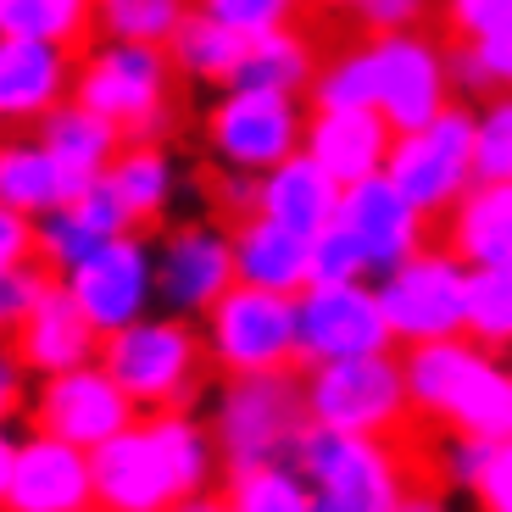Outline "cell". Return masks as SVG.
I'll return each instance as SVG.
<instances>
[{
  "label": "cell",
  "instance_id": "cell-38",
  "mask_svg": "<svg viewBox=\"0 0 512 512\" xmlns=\"http://www.w3.org/2000/svg\"><path fill=\"white\" fill-rule=\"evenodd\" d=\"M468 490H474L479 512H512V435L485 451V468Z\"/></svg>",
  "mask_w": 512,
  "mask_h": 512
},
{
  "label": "cell",
  "instance_id": "cell-15",
  "mask_svg": "<svg viewBox=\"0 0 512 512\" xmlns=\"http://www.w3.org/2000/svg\"><path fill=\"white\" fill-rule=\"evenodd\" d=\"M396 329L384 312L379 290H368L362 279L351 284H312L301 295V351L312 362L334 357H368V351H396Z\"/></svg>",
  "mask_w": 512,
  "mask_h": 512
},
{
  "label": "cell",
  "instance_id": "cell-16",
  "mask_svg": "<svg viewBox=\"0 0 512 512\" xmlns=\"http://www.w3.org/2000/svg\"><path fill=\"white\" fill-rule=\"evenodd\" d=\"M234 284H240V268H234V240L223 223H179L162 234L156 290L179 318H206Z\"/></svg>",
  "mask_w": 512,
  "mask_h": 512
},
{
  "label": "cell",
  "instance_id": "cell-28",
  "mask_svg": "<svg viewBox=\"0 0 512 512\" xmlns=\"http://www.w3.org/2000/svg\"><path fill=\"white\" fill-rule=\"evenodd\" d=\"M167 51H173V62H179V73L190 84H223V90H234V78H240L245 56H251V34H240V28L218 23V17H206V12H190L179 34L167 39Z\"/></svg>",
  "mask_w": 512,
  "mask_h": 512
},
{
  "label": "cell",
  "instance_id": "cell-40",
  "mask_svg": "<svg viewBox=\"0 0 512 512\" xmlns=\"http://www.w3.org/2000/svg\"><path fill=\"white\" fill-rule=\"evenodd\" d=\"M474 45L485 51V62H490L501 90H512V28H501V34H490V39H474Z\"/></svg>",
  "mask_w": 512,
  "mask_h": 512
},
{
  "label": "cell",
  "instance_id": "cell-41",
  "mask_svg": "<svg viewBox=\"0 0 512 512\" xmlns=\"http://www.w3.org/2000/svg\"><path fill=\"white\" fill-rule=\"evenodd\" d=\"M396 512H446V485L440 479H412Z\"/></svg>",
  "mask_w": 512,
  "mask_h": 512
},
{
  "label": "cell",
  "instance_id": "cell-8",
  "mask_svg": "<svg viewBox=\"0 0 512 512\" xmlns=\"http://www.w3.org/2000/svg\"><path fill=\"white\" fill-rule=\"evenodd\" d=\"M206 340L218 373H284L307 368L301 351V295L262 290V284H234L223 301L206 312Z\"/></svg>",
  "mask_w": 512,
  "mask_h": 512
},
{
  "label": "cell",
  "instance_id": "cell-42",
  "mask_svg": "<svg viewBox=\"0 0 512 512\" xmlns=\"http://www.w3.org/2000/svg\"><path fill=\"white\" fill-rule=\"evenodd\" d=\"M173 512H234V507H229V496H223V485H212V490H201V496L179 501Z\"/></svg>",
  "mask_w": 512,
  "mask_h": 512
},
{
  "label": "cell",
  "instance_id": "cell-9",
  "mask_svg": "<svg viewBox=\"0 0 512 512\" xmlns=\"http://www.w3.org/2000/svg\"><path fill=\"white\" fill-rule=\"evenodd\" d=\"M301 101L307 95L262 90V84L223 90V101L206 106V117H201L206 151L229 167H245V173H273L307 140V106Z\"/></svg>",
  "mask_w": 512,
  "mask_h": 512
},
{
  "label": "cell",
  "instance_id": "cell-44",
  "mask_svg": "<svg viewBox=\"0 0 512 512\" xmlns=\"http://www.w3.org/2000/svg\"><path fill=\"white\" fill-rule=\"evenodd\" d=\"M90 512H101V507H90Z\"/></svg>",
  "mask_w": 512,
  "mask_h": 512
},
{
  "label": "cell",
  "instance_id": "cell-34",
  "mask_svg": "<svg viewBox=\"0 0 512 512\" xmlns=\"http://www.w3.org/2000/svg\"><path fill=\"white\" fill-rule=\"evenodd\" d=\"M62 279L67 273L56 268L51 256H34V262H23V268H0V323H6V329L23 323Z\"/></svg>",
  "mask_w": 512,
  "mask_h": 512
},
{
  "label": "cell",
  "instance_id": "cell-10",
  "mask_svg": "<svg viewBox=\"0 0 512 512\" xmlns=\"http://www.w3.org/2000/svg\"><path fill=\"white\" fill-rule=\"evenodd\" d=\"M474 145H479V117L468 106H446L429 128L396 134V151H390L384 173L423 218H440L474 184Z\"/></svg>",
  "mask_w": 512,
  "mask_h": 512
},
{
  "label": "cell",
  "instance_id": "cell-39",
  "mask_svg": "<svg viewBox=\"0 0 512 512\" xmlns=\"http://www.w3.org/2000/svg\"><path fill=\"white\" fill-rule=\"evenodd\" d=\"M39 256V218L17 212V206H0V268H23Z\"/></svg>",
  "mask_w": 512,
  "mask_h": 512
},
{
  "label": "cell",
  "instance_id": "cell-11",
  "mask_svg": "<svg viewBox=\"0 0 512 512\" xmlns=\"http://www.w3.org/2000/svg\"><path fill=\"white\" fill-rule=\"evenodd\" d=\"M379 301L401 346L468 334V262H457L440 245H423L379 279Z\"/></svg>",
  "mask_w": 512,
  "mask_h": 512
},
{
  "label": "cell",
  "instance_id": "cell-6",
  "mask_svg": "<svg viewBox=\"0 0 512 512\" xmlns=\"http://www.w3.org/2000/svg\"><path fill=\"white\" fill-rule=\"evenodd\" d=\"M312 429L307 368L284 373H223V396L212 412V435L223 451V474L251 462H295V446Z\"/></svg>",
  "mask_w": 512,
  "mask_h": 512
},
{
  "label": "cell",
  "instance_id": "cell-13",
  "mask_svg": "<svg viewBox=\"0 0 512 512\" xmlns=\"http://www.w3.org/2000/svg\"><path fill=\"white\" fill-rule=\"evenodd\" d=\"M0 507L6 512H90L95 507V457L73 440L39 435L6 440L0 451Z\"/></svg>",
  "mask_w": 512,
  "mask_h": 512
},
{
  "label": "cell",
  "instance_id": "cell-32",
  "mask_svg": "<svg viewBox=\"0 0 512 512\" xmlns=\"http://www.w3.org/2000/svg\"><path fill=\"white\" fill-rule=\"evenodd\" d=\"M468 334L485 351H512V268H468Z\"/></svg>",
  "mask_w": 512,
  "mask_h": 512
},
{
  "label": "cell",
  "instance_id": "cell-3",
  "mask_svg": "<svg viewBox=\"0 0 512 512\" xmlns=\"http://www.w3.org/2000/svg\"><path fill=\"white\" fill-rule=\"evenodd\" d=\"M295 468L307 474L318 512H396L412 479H440L423 423L401 440L346 435V429L312 423L295 446Z\"/></svg>",
  "mask_w": 512,
  "mask_h": 512
},
{
  "label": "cell",
  "instance_id": "cell-37",
  "mask_svg": "<svg viewBox=\"0 0 512 512\" xmlns=\"http://www.w3.org/2000/svg\"><path fill=\"white\" fill-rule=\"evenodd\" d=\"M368 273L373 268H368V256H362V245L340 223L312 240V284H351V279H368Z\"/></svg>",
  "mask_w": 512,
  "mask_h": 512
},
{
  "label": "cell",
  "instance_id": "cell-27",
  "mask_svg": "<svg viewBox=\"0 0 512 512\" xmlns=\"http://www.w3.org/2000/svg\"><path fill=\"white\" fill-rule=\"evenodd\" d=\"M106 190L123 201V212L134 218L140 234H156L167 218V201H173V162H167L162 140H134L117 151V162L101 173Z\"/></svg>",
  "mask_w": 512,
  "mask_h": 512
},
{
  "label": "cell",
  "instance_id": "cell-7",
  "mask_svg": "<svg viewBox=\"0 0 512 512\" xmlns=\"http://www.w3.org/2000/svg\"><path fill=\"white\" fill-rule=\"evenodd\" d=\"M307 401L312 423L346 429V435H379L401 440L418 429V407L407 390V368L396 351H368V357H334L307 368Z\"/></svg>",
  "mask_w": 512,
  "mask_h": 512
},
{
  "label": "cell",
  "instance_id": "cell-36",
  "mask_svg": "<svg viewBox=\"0 0 512 512\" xmlns=\"http://www.w3.org/2000/svg\"><path fill=\"white\" fill-rule=\"evenodd\" d=\"M512 28V0H440L435 34L440 39H490Z\"/></svg>",
  "mask_w": 512,
  "mask_h": 512
},
{
  "label": "cell",
  "instance_id": "cell-22",
  "mask_svg": "<svg viewBox=\"0 0 512 512\" xmlns=\"http://www.w3.org/2000/svg\"><path fill=\"white\" fill-rule=\"evenodd\" d=\"M429 245L451 251L468 268H512V179L468 184L457 206L429 218Z\"/></svg>",
  "mask_w": 512,
  "mask_h": 512
},
{
  "label": "cell",
  "instance_id": "cell-26",
  "mask_svg": "<svg viewBox=\"0 0 512 512\" xmlns=\"http://www.w3.org/2000/svg\"><path fill=\"white\" fill-rule=\"evenodd\" d=\"M45 151H56L73 173H84V179H101L106 167L117 162V151L128 145V134L112 123V117H101L95 106L84 101H62L56 112H45L34 128H28Z\"/></svg>",
  "mask_w": 512,
  "mask_h": 512
},
{
  "label": "cell",
  "instance_id": "cell-24",
  "mask_svg": "<svg viewBox=\"0 0 512 512\" xmlns=\"http://www.w3.org/2000/svg\"><path fill=\"white\" fill-rule=\"evenodd\" d=\"M229 240H234L240 284H262V290H284V295L312 290V240L284 229L279 218H268V212L240 218L229 223Z\"/></svg>",
  "mask_w": 512,
  "mask_h": 512
},
{
  "label": "cell",
  "instance_id": "cell-14",
  "mask_svg": "<svg viewBox=\"0 0 512 512\" xmlns=\"http://www.w3.org/2000/svg\"><path fill=\"white\" fill-rule=\"evenodd\" d=\"M379 51V112L396 123V134L429 128L446 106H457L446 67V39L435 28H401V34H373Z\"/></svg>",
  "mask_w": 512,
  "mask_h": 512
},
{
  "label": "cell",
  "instance_id": "cell-20",
  "mask_svg": "<svg viewBox=\"0 0 512 512\" xmlns=\"http://www.w3.org/2000/svg\"><path fill=\"white\" fill-rule=\"evenodd\" d=\"M73 78H78L73 51H62L51 39L0 34V117H6V134H23L45 112L73 101Z\"/></svg>",
  "mask_w": 512,
  "mask_h": 512
},
{
  "label": "cell",
  "instance_id": "cell-35",
  "mask_svg": "<svg viewBox=\"0 0 512 512\" xmlns=\"http://www.w3.org/2000/svg\"><path fill=\"white\" fill-rule=\"evenodd\" d=\"M479 179H512V90L485 101L479 112V145H474V184Z\"/></svg>",
  "mask_w": 512,
  "mask_h": 512
},
{
  "label": "cell",
  "instance_id": "cell-19",
  "mask_svg": "<svg viewBox=\"0 0 512 512\" xmlns=\"http://www.w3.org/2000/svg\"><path fill=\"white\" fill-rule=\"evenodd\" d=\"M340 229L362 245L373 279H384V273L401 268L412 251L429 245V218L390 184V173H373V179H362V184H346Z\"/></svg>",
  "mask_w": 512,
  "mask_h": 512
},
{
  "label": "cell",
  "instance_id": "cell-43",
  "mask_svg": "<svg viewBox=\"0 0 512 512\" xmlns=\"http://www.w3.org/2000/svg\"><path fill=\"white\" fill-rule=\"evenodd\" d=\"M362 0H312V12H340V17H351Z\"/></svg>",
  "mask_w": 512,
  "mask_h": 512
},
{
  "label": "cell",
  "instance_id": "cell-4",
  "mask_svg": "<svg viewBox=\"0 0 512 512\" xmlns=\"http://www.w3.org/2000/svg\"><path fill=\"white\" fill-rule=\"evenodd\" d=\"M195 84L179 73L167 45H140V39H95L78 56L73 101L95 106L101 117H112L117 128L134 140H162L184 123V95Z\"/></svg>",
  "mask_w": 512,
  "mask_h": 512
},
{
  "label": "cell",
  "instance_id": "cell-21",
  "mask_svg": "<svg viewBox=\"0 0 512 512\" xmlns=\"http://www.w3.org/2000/svg\"><path fill=\"white\" fill-rule=\"evenodd\" d=\"M301 151L318 156L340 184H362L384 173V162L396 151V123L379 106H307Z\"/></svg>",
  "mask_w": 512,
  "mask_h": 512
},
{
  "label": "cell",
  "instance_id": "cell-29",
  "mask_svg": "<svg viewBox=\"0 0 512 512\" xmlns=\"http://www.w3.org/2000/svg\"><path fill=\"white\" fill-rule=\"evenodd\" d=\"M0 34L51 39L62 51L84 56L101 39V6L95 0H0Z\"/></svg>",
  "mask_w": 512,
  "mask_h": 512
},
{
  "label": "cell",
  "instance_id": "cell-33",
  "mask_svg": "<svg viewBox=\"0 0 512 512\" xmlns=\"http://www.w3.org/2000/svg\"><path fill=\"white\" fill-rule=\"evenodd\" d=\"M195 12L218 17V23H229V28L256 39V34H273V28L307 23L312 0H195Z\"/></svg>",
  "mask_w": 512,
  "mask_h": 512
},
{
  "label": "cell",
  "instance_id": "cell-30",
  "mask_svg": "<svg viewBox=\"0 0 512 512\" xmlns=\"http://www.w3.org/2000/svg\"><path fill=\"white\" fill-rule=\"evenodd\" d=\"M223 496L234 512H318L307 474L295 462H251L223 474Z\"/></svg>",
  "mask_w": 512,
  "mask_h": 512
},
{
  "label": "cell",
  "instance_id": "cell-5",
  "mask_svg": "<svg viewBox=\"0 0 512 512\" xmlns=\"http://www.w3.org/2000/svg\"><path fill=\"white\" fill-rule=\"evenodd\" d=\"M101 362L145 412H195L206 384L218 379V357L206 329L190 318H134L101 334Z\"/></svg>",
  "mask_w": 512,
  "mask_h": 512
},
{
  "label": "cell",
  "instance_id": "cell-31",
  "mask_svg": "<svg viewBox=\"0 0 512 512\" xmlns=\"http://www.w3.org/2000/svg\"><path fill=\"white\" fill-rule=\"evenodd\" d=\"M101 6V39H140L167 45L195 12V0H95Z\"/></svg>",
  "mask_w": 512,
  "mask_h": 512
},
{
  "label": "cell",
  "instance_id": "cell-23",
  "mask_svg": "<svg viewBox=\"0 0 512 512\" xmlns=\"http://www.w3.org/2000/svg\"><path fill=\"white\" fill-rule=\"evenodd\" d=\"M340 201H346V184L307 151H295L290 162L262 173V212L279 218L284 229H295L301 240H318L323 229H334L340 223Z\"/></svg>",
  "mask_w": 512,
  "mask_h": 512
},
{
  "label": "cell",
  "instance_id": "cell-25",
  "mask_svg": "<svg viewBox=\"0 0 512 512\" xmlns=\"http://www.w3.org/2000/svg\"><path fill=\"white\" fill-rule=\"evenodd\" d=\"M95 179L73 173L56 151L34 140V134H6V151H0V206H17L28 218H45L56 206L78 201V195L90 190Z\"/></svg>",
  "mask_w": 512,
  "mask_h": 512
},
{
  "label": "cell",
  "instance_id": "cell-18",
  "mask_svg": "<svg viewBox=\"0 0 512 512\" xmlns=\"http://www.w3.org/2000/svg\"><path fill=\"white\" fill-rule=\"evenodd\" d=\"M101 357V329L84 312V301L73 295V284H56L23 323L6 329V362H17L23 373H67Z\"/></svg>",
  "mask_w": 512,
  "mask_h": 512
},
{
  "label": "cell",
  "instance_id": "cell-12",
  "mask_svg": "<svg viewBox=\"0 0 512 512\" xmlns=\"http://www.w3.org/2000/svg\"><path fill=\"white\" fill-rule=\"evenodd\" d=\"M140 412L145 407L128 396L101 362H84V368L45 373V379H39L34 401H28V429L95 451V446H106L112 435H123Z\"/></svg>",
  "mask_w": 512,
  "mask_h": 512
},
{
  "label": "cell",
  "instance_id": "cell-2",
  "mask_svg": "<svg viewBox=\"0 0 512 512\" xmlns=\"http://www.w3.org/2000/svg\"><path fill=\"white\" fill-rule=\"evenodd\" d=\"M401 368H407L418 423L468 440L512 435V368H501V357L479 346L474 334L401 346Z\"/></svg>",
  "mask_w": 512,
  "mask_h": 512
},
{
  "label": "cell",
  "instance_id": "cell-1",
  "mask_svg": "<svg viewBox=\"0 0 512 512\" xmlns=\"http://www.w3.org/2000/svg\"><path fill=\"white\" fill-rule=\"evenodd\" d=\"M101 512H173L179 501L223 485V451L195 412H140L123 435L90 451Z\"/></svg>",
  "mask_w": 512,
  "mask_h": 512
},
{
  "label": "cell",
  "instance_id": "cell-17",
  "mask_svg": "<svg viewBox=\"0 0 512 512\" xmlns=\"http://www.w3.org/2000/svg\"><path fill=\"white\" fill-rule=\"evenodd\" d=\"M145 240H151V234H117V240H106L101 251H90L73 273H67L73 295L84 301V312L95 318L101 334L134 323L145 312V301H151L156 256L145 251Z\"/></svg>",
  "mask_w": 512,
  "mask_h": 512
}]
</instances>
